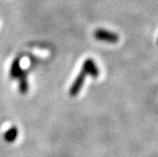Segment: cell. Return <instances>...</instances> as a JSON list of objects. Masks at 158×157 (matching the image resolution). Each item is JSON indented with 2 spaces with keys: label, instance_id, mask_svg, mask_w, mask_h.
I'll return each mask as SVG.
<instances>
[{
  "label": "cell",
  "instance_id": "6da1fadb",
  "mask_svg": "<svg viewBox=\"0 0 158 157\" xmlns=\"http://www.w3.org/2000/svg\"><path fill=\"white\" fill-rule=\"evenodd\" d=\"M94 37L98 40V41H102L106 43H110V44H114V43L118 42V35L117 33H114L112 31L102 30V28H98L94 33Z\"/></svg>",
  "mask_w": 158,
  "mask_h": 157
},
{
  "label": "cell",
  "instance_id": "7a4b0ae2",
  "mask_svg": "<svg viewBox=\"0 0 158 157\" xmlns=\"http://www.w3.org/2000/svg\"><path fill=\"white\" fill-rule=\"evenodd\" d=\"M86 76H87V75H86V73L81 69L80 74L75 79V81H73L72 85H71V87L69 89V95L71 97H76L79 94V92L81 91L82 85H83V82L85 81V77Z\"/></svg>",
  "mask_w": 158,
  "mask_h": 157
},
{
  "label": "cell",
  "instance_id": "3957f363",
  "mask_svg": "<svg viewBox=\"0 0 158 157\" xmlns=\"http://www.w3.org/2000/svg\"><path fill=\"white\" fill-rule=\"evenodd\" d=\"M81 69L86 73V75H90L94 78H97L99 74V71L94 62V60L92 59H87L82 64Z\"/></svg>",
  "mask_w": 158,
  "mask_h": 157
},
{
  "label": "cell",
  "instance_id": "277c9868",
  "mask_svg": "<svg viewBox=\"0 0 158 157\" xmlns=\"http://www.w3.org/2000/svg\"><path fill=\"white\" fill-rule=\"evenodd\" d=\"M22 69H21V65H20V60L19 59H15L10 66V76L12 79H18L19 76L22 73Z\"/></svg>",
  "mask_w": 158,
  "mask_h": 157
},
{
  "label": "cell",
  "instance_id": "5b68a950",
  "mask_svg": "<svg viewBox=\"0 0 158 157\" xmlns=\"http://www.w3.org/2000/svg\"><path fill=\"white\" fill-rule=\"evenodd\" d=\"M18 136V129L16 127H10L9 130H7L4 134V139L8 143H12L16 140Z\"/></svg>",
  "mask_w": 158,
  "mask_h": 157
},
{
  "label": "cell",
  "instance_id": "8992f818",
  "mask_svg": "<svg viewBox=\"0 0 158 157\" xmlns=\"http://www.w3.org/2000/svg\"><path fill=\"white\" fill-rule=\"evenodd\" d=\"M19 91L25 95L27 90H28V82H27V72L26 71H22L21 75L19 76Z\"/></svg>",
  "mask_w": 158,
  "mask_h": 157
}]
</instances>
